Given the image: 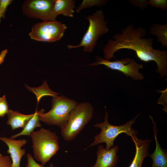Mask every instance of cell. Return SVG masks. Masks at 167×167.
<instances>
[{"label":"cell","instance_id":"16","mask_svg":"<svg viewBox=\"0 0 167 167\" xmlns=\"http://www.w3.org/2000/svg\"><path fill=\"white\" fill-rule=\"evenodd\" d=\"M40 121L39 111H37V108L34 115L28 120L23 130L19 133L12 135L10 138L14 139L21 135L30 136L35 128L41 126Z\"/></svg>","mask_w":167,"mask_h":167},{"label":"cell","instance_id":"10","mask_svg":"<svg viewBox=\"0 0 167 167\" xmlns=\"http://www.w3.org/2000/svg\"><path fill=\"white\" fill-rule=\"evenodd\" d=\"M117 145L106 150L103 146L98 145L96 152L97 159L92 167H116L118 160Z\"/></svg>","mask_w":167,"mask_h":167},{"label":"cell","instance_id":"9","mask_svg":"<svg viewBox=\"0 0 167 167\" xmlns=\"http://www.w3.org/2000/svg\"><path fill=\"white\" fill-rule=\"evenodd\" d=\"M55 0H28L22 5L23 14L29 18L38 19L43 22L56 20L54 6Z\"/></svg>","mask_w":167,"mask_h":167},{"label":"cell","instance_id":"4","mask_svg":"<svg viewBox=\"0 0 167 167\" xmlns=\"http://www.w3.org/2000/svg\"><path fill=\"white\" fill-rule=\"evenodd\" d=\"M105 107V115L104 122L100 123H97L93 125L94 127L100 128L101 132L94 137V142L85 149L100 143H105L106 144L105 148L108 150L114 146V141L120 134L125 133L131 137L136 135L138 133L137 131L131 127V126L135 122V120L140 114H138L130 121H127L123 125L118 126L113 125L110 124L108 121L109 115L106 111V107Z\"/></svg>","mask_w":167,"mask_h":167},{"label":"cell","instance_id":"21","mask_svg":"<svg viewBox=\"0 0 167 167\" xmlns=\"http://www.w3.org/2000/svg\"><path fill=\"white\" fill-rule=\"evenodd\" d=\"M13 1L12 0H0V24L2 19L5 18L8 7Z\"/></svg>","mask_w":167,"mask_h":167},{"label":"cell","instance_id":"26","mask_svg":"<svg viewBox=\"0 0 167 167\" xmlns=\"http://www.w3.org/2000/svg\"><path fill=\"white\" fill-rule=\"evenodd\" d=\"M7 49H4L0 53V65L4 61V58L7 53Z\"/></svg>","mask_w":167,"mask_h":167},{"label":"cell","instance_id":"6","mask_svg":"<svg viewBox=\"0 0 167 167\" xmlns=\"http://www.w3.org/2000/svg\"><path fill=\"white\" fill-rule=\"evenodd\" d=\"M85 18L88 21L89 24L80 43L77 45H68L67 47L68 49L83 47L84 52H92L99 38L108 32L109 29L107 26L108 21L105 20L102 10L97 11L92 15H89Z\"/></svg>","mask_w":167,"mask_h":167},{"label":"cell","instance_id":"22","mask_svg":"<svg viewBox=\"0 0 167 167\" xmlns=\"http://www.w3.org/2000/svg\"><path fill=\"white\" fill-rule=\"evenodd\" d=\"M9 109L6 96L0 97V117H3L7 114Z\"/></svg>","mask_w":167,"mask_h":167},{"label":"cell","instance_id":"28","mask_svg":"<svg viewBox=\"0 0 167 167\" xmlns=\"http://www.w3.org/2000/svg\"><path fill=\"white\" fill-rule=\"evenodd\" d=\"M2 156H3L2 155L0 152V160L1 159Z\"/></svg>","mask_w":167,"mask_h":167},{"label":"cell","instance_id":"1","mask_svg":"<svg viewBox=\"0 0 167 167\" xmlns=\"http://www.w3.org/2000/svg\"><path fill=\"white\" fill-rule=\"evenodd\" d=\"M146 30L143 28H135L129 24L114 35L103 49L105 59L109 60L114 57L115 52L122 49L134 50L136 56L144 62L154 61L157 66L156 71L162 77L167 75V50L154 49L152 38H146Z\"/></svg>","mask_w":167,"mask_h":167},{"label":"cell","instance_id":"18","mask_svg":"<svg viewBox=\"0 0 167 167\" xmlns=\"http://www.w3.org/2000/svg\"><path fill=\"white\" fill-rule=\"evenodd\" d=\"M149 34L157 37V42L163 47L167 46V24L161 25L153 24L150 29Z\"/></svg>","mask_w":167,"mask_h":167},{"label":"cell","instance_id":"3","mask_svg":"<svg viewBox=\"0 0 167 167\" xmlns=\"http://www.w3.org/2000/svg\"><path fill=\"white\" fill-rule=\"evenodd\" d=\"M78 103L74 99L63 95L57 96L51 100V109L45 113L43 109L39 111L40 121L48 125H56L64 128L67 122L71 111Z\"/></svg>","mask_w":167,"mask_h":167},{"label":"cell","instance_id":"11","mask_svg":"<svg viewBox=\"0 0 167 167\" xmlns=\"http://www.w3.org/2000/svg\"><path fill=\"white\" fill-rule=\"evenodd\" d=\"M0 140L4 142L8 147L7 152L10 154L12 162L11 167H20L21 159L26 151L25 149H22L21 148L26 144L27 140L25 139L15 140L5 137H0Z\"/></svg>","mask_w":167,"mask_h":167},{"label":"cell","instance_id":"14","mask_svg":"<svg viewBox=\"0 0 167 167\" xmlns=\"http://www.w3.org/2000/svg\"><path fill=\"white\" fill-rule=\"evenodd\" d=\"M7 115L8 119L6 124L11 126L12 130L19 127L24 128L28 120L33 116L34 113L26 115L17 111L9 110Z\"/></svg>","mask_w":167,"mask_h":167},{"label":"cell","instance_id":"2","mask_svg":"<svg viewBox=\"0 0 167 167\" xmlns=\"http://www.w3.org/2000/svg\"><path fill=\"white\" fill-rule=\"evenodd\" d=\"M35 158L44 165L60 148L58 137L54 132L42 128L30 135Z\"/></svg>","mask_w":167,"mask_h":167},{"label":"cell","instance_id":"15","mask_svg":"<svg viewBox=\"0 0 167 167\" xmlns=\"http://www.w3.org/2000/svg\"><path fill=\"white\" fill-rule=\"evenodd\" d=\"M75 3L73 0H55L54 6L55 15L56 17L59 15L73 17Z\"/></svg>","mask_w":167,"mask_h":167},{"label":"cell","instance_id":"7","mask_svg":"<svg viewBox=\"0 0 167 167\" xmlns=\"http://www.w3.org/2000/svg\"><path fill=\"white\" fill-rule=\"evenodd\" d=\"M66 28L65 24L59 21L43 22L34 24L29 35L36 41L52 42L61 39Z\"/></svg>","mask_w":167,"mask_h":167},{"label":"cell","instance_id":"12","mask_svg":"<svg viewBox=\"0 0 167 167\" xmlns=\"http://www.w3.org/2000/svg\"><path fill=\"white\" fill-rule=\"evenodd\" d=\"M131 139L135 147L134 157L129 167H142L145 158L148 155L150 144L152 140H144L138 139L136 135L132 136Z\"/></svg>","mask_w":167,"mask_h":167},{"label":"cell","instance_id":"17","mask_svg":"<svg viewBox=\"0 0 167 167\" xmlns=\"http://www.w3.org/2000/svg\"><path fill=\"white\" fill-rule=\"evenodd\" d=\"M26 88L29 91L34 93L36 97L37 105L39 104L40 99L43 96H50L54 97L60 93L55 92L51 90L49 88L47 82L44 81L43 84L38 87H30L25 84Z\"/></svg>","mask_w":167,"mask_h":167},{"label":"cell","instance_id":"5","mask_svg":"<svg viewBox=\"0 0 167 167\" xmlns=\"http://www.w3.org/2000/svg\"><path fill=\"white\" fill-rule=\"evenodd\" d=\"M94 112V108L89 102L78 103L71 112L66 126L61 129L63 139L67 141L74 139L91 120Z\"/></svg>","mask_w":167,"mask_h":167},{"label":"cell","instance_id":"23","mask_svg":"<svg viewBox=\"0 0 167 167\" xmlns=\"http://www.w3.org/2000/svg\"><path fill=\"white\" fill-rule=\"evenodd\" d=\"M128 1L132 5L136 7H139L142 10L148 5V0H128Z\"/></svg>","mask_w":167,"mask_h":167},{"label":"cell","instance_id":"8","mask_svg":"<svg viewBox=\"0 0 167 167\" xmlns=\"http://www.w3.org/2000/svg\"><path fill=\"white\" fill-rule=\"evenodd\" d=\"M95 62L89 66L103 65L109 69L120 71L133 79L141 80L143 78V75L139 71L143 68V65L137 63L133 58H122L119 60L111 61L98 56H95Z\"/></svg>","mask_w":167,"mask_h":167},{"label":"cell","instance_id":"27","mask_svg":"<svg viewBox=\"0 0 167 167\" xmlns=\"http://www.w3.org/2000/svg\"><path fill=\"white\" fill-rule=\"evenodd\" d=\"M49 167H54V165L52 163H50Z\"/></svg>","mask_w":167,"mask_h":167},{"label":"cell","instance_id":"25","mask_svg":"<svg viewBox=\"0 0 167 167\" xmlns=\"http://www.w3.org/2000/svg\"><path fill=\"white\" fill-rule=\"evenodd\" d=\"M12 164V161L8 156H3L0 160V167H11Z\"/></svg>","mask_w":167,"mask_h":167},{"label":"cell","instance_id":"20","mask_svg":"<svg viewBox=\"0 0 167 167\" xmlns=\"http://www.w3.org/2000/svg\"><path fill=\"white\" fill-rule=\"evenodd\" d=\"M148 3L152 7L164 11L167 9V0H149Z\"/></svg>","mask_w":167,"mask_h":167},{"label":"cell","instance_id":"19","mask_svg":"<svg viewBox=\"0 0 167 167\" xmlns=\"http://www.w3.org/2000/svg\"><path fill=\"white\" fill-rule=\"evenodd\" d=\"M109 1L107 0H84L82 3L75 9L78 13L83 9L94 6H103L106 4Z\"/></svg>","mask_w":167,"mask_h":167},{"label":"cell","instance_id":"13","mask_svg":"<svg viewBox=\"0 0 167 167\" xmlns=\"http://www.w3.org/2000/svg\"><path fill=\"white\" fill-rule=\"evenodd\" d=\"M150 117L154 124V136L156 143V148L153 152L148 155L152 160L151 167H167V151L162 149L160 145L157 136L158 130L156 126V124L152 117Z\"/></svg>","mask_w":167,"mask_h":167},{"label":"cell","instance_id":"24","mask_svg":"<svg viewBox=\"0 0 167 167\" xmlns=\"http://www.w3.org/2000/svg\"><path fill=\"white\" fill-rule=\"evenodd\" d=\"M28 163L26 167H44V165L37 163L30 153L27 154Z\"/></svg>","mask_w":167,"mask_h":167}]
</instances>
